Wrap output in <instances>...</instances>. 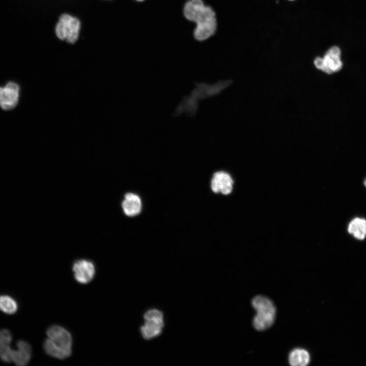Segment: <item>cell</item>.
I'll return each mask as SVG.
<instances>
[{
    "mask_svg": "<svg viewBox=\"0 0 366 366\" xmlns=\"http://www.w3.org/2000/svg\"><path fill=\"white\" fill-rule=\"evenodd\" d=\"M184 14L189 20L196 22L194 36L204 40L212 36L217 27L216 15L213 10L206 6L202 0H190L184 7Z\"/></svg>",
    "mask_w": 366,
    "mask_h": 366,
    "instance_id": "6da1fadb",
    "label": "cell"
},
{
    "mask_svg": "<svg viewBox=\"0 0 366 366\" xmlns=\"http://www.w3.org/2000/svg\"><path fill=\"white\" fill-rule=\"evenodd\" d=\"M47 338L43 344L46 354L51 357L64 359L72 354V337L70 332L59 325H52L46 331Z\"/></svg>",
    "mask_w": 366,
    "mask_h": 366,
    "instance_id": "7a4b0ae2",
    "label": "cell"
},
{
    "mask_svg": "<svg viewBox=\"0 0 366 366\" xmlns=\"http://www.w3.org/2000/svg\"><path fill=\"white\" fill-rule=\"evenodd\" d=\"M256 314L253 319V325L257 330L263 331L270 327L275 319L276 308L268 297L262 295L255 296L251 301Z\"/></svg>",
    "mask_w": 366,
    "mask_h": 366,
    "instance_id": "3957f363",
    "label": "cell"
},
{
    "mask_svg": "<svg viewBox=\"0 0 366 366\" xmlns=\"http://www.w3.org/2000/svg\"><path fill=\"white\" fill-rule=\"evenodd\" d=\"M144 324L140 331L143 339L151 340L160 336L164 326L163 312L157 309H149L143 315Z\"/></svg>",
    "mask_w": 366,
    "mask_h": 366,
    "instance_id": "277c9868",
    "label": "cell"
},
{
    "mask_svg": "<svg viewBox=\"0 0 366 366\" xmlns=\"http://www.w3.org/2000/svg\"><path fill=\"white\" fill-rule=\"evenodd\" d=\"M80 29V22L77 18L64 14L56 25L55 34L60 40L74 43L78 39Z\"/></svg>",
    "mask_w": 366,
    "mask_h": 366,
    "instance_id": "5b68a950",
    "label": "cell"
},
{
    "mask_svg": "<svg viewBox=\"0 0 366 366\" xmlns=\"http://www.w3.org/2000/svg\"><path fill=\"white\" fill-rule=\"evenodd\" d=\"M340 56V48L337 46H332L327 51L323 57H317L314 63L318 69L329 74L341 69L342 62Z\"/></svg>",
    "mask_w": 366,
    "mask_h": 366,
    "instance_id": "8992f818",
    "label": "cell"
},
{
    "mask_svg": "<svg viewBox=\"0 0 366 366\" xmlns=\"http://www.w3.org/2000/svg\"><path fill=\"white\" fill-rule=\"evenodd\" d=\"M20 93V86L15 81L0 86V107L6 111L15 108L19 102Z\"/></svg>",
    "mask_w": 366,
    "mask_h": 366,
    "instance_id": "52a82bcc",
    "label": "cell"
},
{
    "mask_svg": "<svg viewBox=\"0 0 366 366\" xmlns=\"http://www.w3.org/2000/svg\"><path fill=\"white\" fill-rule=\"evenodd\" d=\"M76 281L81 284H87L94 279L96 273L94 263L86 259L76 261L72 267Z\"/></svg>",
    "mask_w": 366,
    "mask_h": 366,
    "instance_id": "ba28073f",
    "label": "cell"
},
{
    "mask_svg": "<svg viewBox=\"0 0 366 366\" xmlns=\"http://www.w3.org/2000/svg\"><path fill=\"white\" fill-rule=\"evenodd\" d=\"M233 181L229 174L225 171L215 172L211 180V188L216 193L228 195L232 191Z\"/></svg>",
    "mask_w": 366,
    "mask_h": 366,
    "instance_id": "9c48e42d",
    "label": "cell"
},
{
    "mask_svg": "<svg viewBox=\"0 0 366 366\" xmlns=\"http://www.w3.org/2000/svg\"><path fill=\"white\" fill-rule=\"evenodd\" d=\"M16 347V349L13 350L12 362L18 366L26 365L32 358L30 345L24 341L19 340L17 342Z\"/></svg>",
    "mask_w": 366,
    "mask_h": 366,
    "instance_id": "30bf717a",
    "label": "cell"
},
{
    "mask_svg": "<svg viewBox=\"0 0 366 366\" xmlns=\"http://www.w3.org/2000/svg\"><path fill=\"white\" fill-rule=\"evenodd\" d=\"M124 214L129 217H134L141 211L142 202L140 197L133 193H127L121 203Z\"/></svg>",
    "mask_w": 366,
    "mask_h": 366,
    "instance_id": "8fae6325",
    "label": "cell"
},
{
    "mask_svg": "<svg viewBox=\"0 0 366 366\" xmlns=\"http://www.w3.org/2000/svg\"><path fill=\"white\" fill-rule=\"evenodd\" d=\"M12 340L11 332L6 329L0 330V359L5 362H12L13 349L11 348Z\"/></svg>",
    "mask_w": 366,
    "mask_h": 366,
    "instance_id": "7c38bea8",
    "label": "cell"
},
{
    "mask_svg": "<svg viewBox=\"0 0 366 366\" xmlns=\"http://www.w3.org/2000/svg\"><path fill=\"white\" fill-rule=\"evenodd\" d=\"M288 360L292 366H306L310 361V354L304 349L296 348L289 353Z\"/></svg>",
    "mask_w": 366,
    "mask_h": 366,
    "instance_id": "4fadbf2b",
    "label": "cell"
},
{
    "mask_svg": "<svg viewBox=\"0 0 366 366\" xmlns=\"http://www.w3.org/2000/svg\"><path fill=\"white\" fill-rule=\"evenodd\" d=\"M348 231L356 238L363 239L366 236V220L359 218H354L349 223Z\"/></svg>",
    "mask_w": 366,
    "mask_h": 366,
    "instance_id": "5bb4252c",
    "label": "cell"
},
{
    "mask_svg": "<svg viewBox=\"0 0 366 366\" xmlns=\"http://www.w3.org/2000/svg\"><path fill=\"white\" fill-rule=\"evenodd\" d=\"M18 309L16 301L8 295L0 296V310L7 314L15 313Z\"/></svg>",
    "mask_w": 366,
    "mask_h": 366,
    "instance_id": "9a60e30c",
    "label": "cell"
},
{
    "mask_svg": "<svg viewBox=\"0 0 366 366\" xmlns=\"http://www.w3.org/2000/svg\"><path fill=\"white\" fill-rule=\"evenodd\" d=\"M364 185L366 187V178L365 179V180L364 181Z\"/></svg>",
    "mask_w": 366,
    "mask_h": 366,
    "instance_id": "2e32d148",
    "label": "cell"
},
{
    "mask_svg": "<svg viewBox=\"0 0 366 366\" xmlns=\"http://www.w3.org/2000/svg\"><path fill=\"white\" fill-rule=\"evenodd\" d=\"M137 1H143V0H137Z\"/></svg>",
    "mask_w": 366,
    "mask_h": 366,
    "instance_id": "e0dca14e",
    "label": "cell"
},
{
    "mask_svg": "<svg viewBox=\"0 0 366 366\" xmlns=\"http://www.w3.org/2000/svg\"><path fill=\"white\" fill-rule=\"evenodd\" d=\"M289 1H293V0H289Z\"/></svg>",
    "mask_w": 366,
    "mask_h": 366,
    "instance_id": "ac0fdd59",
    "label": "cell"
}]
</instances>
